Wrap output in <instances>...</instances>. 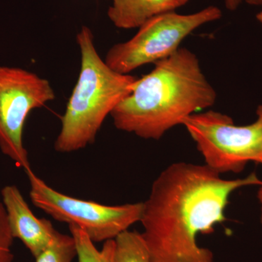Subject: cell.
<instances>
[{
  "instance_id": "6da1fadb",
  "label": "cell",
  "mask_w": 262,
  "mask_h": 262,
  "mask_svg": "<svg viewBox=\"0 0 262 262\" xmlns=\"http://www.w3.org/2000/svg\"><path fill=\"white\" fill-rule=\"evenodd\" d=\"M253 173L242 179H225L206 165L175 163L164 169L143 203L140 222L151 262H206L213 258L196 244L198 234H211L227 219L232 193L258 186Z\"/></svg>"
},
{
  "instance_id": "7a4b0ae2",
  "label": "cell",
  "mask_w": 262,
  "mask_h": 262,
  "mask_svg": "<svg viewBox=\"0 0 262 262\" xmlns=\"http://www.w3.org/2000/svg\"><path fill=\"white\" fill-rule=\"evenodd\" d=\"M216 98L198 57L180 48L137 79L130 94L110 115L118 130L159 140L186 117L211 107Z\"/></svg>"
},
{
  "instance_id": "3957f363",
  "label": "cell",
  "mask_w": 262,
  "mask_h": 262,
  "mask_svg": "<svg viewBox=\"0 0 262 262\" xmlns=\"http://www.w3.org/2000/svg\"><path fill=\"white\" fill-rule=\"evenodd\" d=\"M81 67L77 84L61 119L54 148L70 153L96 140L105 119L128 96L137 78L112 70L98 54L91 29L83 27L77 35Z\"/></svg>"
},
{
  "instance_id": "277c9868",
  "label": "cell",
  "mask_w": 262,
  "mask_h": 262,
  "mask_svg": "<svg viewBox=\"0 0 262 262\" xmlns=\"http://www.w3.org/2000/svg\"><path fill=\"white\" fill-rule=\"evenodd\" d=\"M256 115L253 123L236 125L229 115L208 110L186 117L182 125L207 167L220 175L238 173L248 163L262 165V105Z\"/></svg>"
},
{
  "instance_id": "5b68a950",
  "label": "cell",
  "mask_w": 262,
  "mask_h": 262,
  "mask_svg": "<svg viewBox=\"0 0 262 262\" xmlns=\"http://www.w3.org/2000/svg\"><path fill=\"white\" fill-rule=\"evenodd\" d=\"M34 206L58 222L78 227L94 243L116 238L140 222L143 203L108 206L67 195L48 185L32 170L26 172Z\"/></svg>"
},
{
  "instance_id": "8992f818",
  "label": "cell",
  "mask_w": 262,
  "mask_h": 262,
  "mask_svg": "<svg viewBox=\"0 0 262 262\" xmlns=\"http://www.w3.org/2000/svg\"><path fill=\"white\" fill-rule=\"evenodd\" d=\"M222 16L220 8L213 5L192 14L173 11L156 15L141 25L134 37L110 48L105 62L115 72L128 75L141 66L171 56L191 33Z\"/></svg>"
},
{
  "instance_id": "52a82bcc",
  "label": "cell",
  "mask_w": 262,
  "mask_h": 262,
  "mask_svg": "<svg viewBox=\"0 0 262 262\" xmlns=\"http://www.w3.org/2000/svg\"><path fill=\"white\" fill-rule=\"evenodd\" d=\"M55 97L46 79L24 69L0 66V149L25 172L32 170L23 142L26 120L33 110Z\"/></svg>"
},
{
  "instance_id": "ba28073f",
  "label": "cell",
  "mask_w": 262,
  "mask_h": 262,
  "mask_svg": "<svg viewBox=\"0 0 262 262\" xmlns=\"http://www.w3.org/2000/svg\"><path fill=\"white\" fill-rule=\"evenodd\" d=\"M1 195L13 237L20 239L34 258L60 237L61 232L51 221L37 218L32 213L16 186H5Z\"/></svg>"
},
{
  "instance_id": "9c48e42d",
  "label": "cell",
  "mask_w": 262,
  "mask_h": 262,
  "mask_svg": "<svg viewBox=\"0 0 262 262\" xmlns=\"http://www.w3.org/2000/svg\"><path fill=\"white\" fill-rule=\"evenodd\" d=\"M189 0H113L108 17L119 29L139 28L156 15L175 11Z\"/></svg>"
},
{
  "instance_id": "30bf717a",
  "label": "cell",
  "mask_w": 262,
  "mask_h": 262,
  "mask_svg": "<svg viewBox=\"0 0 262 262\" xmlns=\"http://www.w3.org/2000/svg\"><path fill=\"white\" fill-rule=\"evenodd\" d=\"M69 228L75 239L78 262H115V239L105 241L98 250L82 229L74 226Z\"/></svg>"
},
{
  "instance_id": "8fae6325",
  "label": "cell",
  "mask_w": 262,
  "mask_h": 262,
  "mask_svg": "<svg viewBox=\"0 0 262 262\" xmlns=\"http://www.w3.org/2000/svg\"><path fill=\"white\" fill-rule=\"evenodd\" d=\"M115 262H151L140 232L126 230L115 239Z\"/></svg>"
},
{
  "instance_id": "7c38bea8",
  "label": "cell",
  "mask_w": 262,
  "mask_h": 262,
  "mask_svg": "<svg viewBox=\"0 0 262 262\" xmlns=\"http://www.w3.org/2000/svg\"><path fill=\"white\" fill-rule=\"evenodd\" d=\"M77 257L75 239L61 234L56 242L35 258V262H73Z\"/></svg>"
},
{
  "instance_id": "4fadbf2b",
  "label": "cell",
  "mask_w": 262,
  "mask_h": 262,
  "mask_svg": "<svg viewBox=\"0 0 262 262\" xmlns=\"http://www.w3.org/2000/svg\"><path fill=\"white\" fill-rule=\"evenodd\" d=\"M13 234L10 231L8 215L3 201H0V262H13Z\"/></svg>"
},
{
  "instance_id": "5bb4252c",
  "label": "cell",
  "mask_w": 262,
  "mask_h": 262,
  "mask_svg": "<svg viewBox=\"0 0 262 262\" xmlns=\"http://www.w3.org/2000/svg\"><path fill=\"white\" fill-rule=\"evenodd\" d=\"M242 1L243 0H225L226 8L230 11H234L238 8Z\"/></svg>"
},
{
  "instance_id": "9a60e30c",
  "label": "cell",
  "mask_w": 262,
  "mask_h": 262,
  "mask_svg": "<svg viewBox=\"0 0 262 262\" xmlns=\"http://www.w3.org/2000/svg\"><path fill=\"white\" fill-rule=\"evenodd\" d=\"M257 198L260 204V211H261V222L262 224V180L261 184L258 185L257 192Z\"/></svg>"
},
{
  "instance_id": "2e32d148",
  "label": "cell",
  "mask_w": 262,
  "mask_h": 262,
  "mask_svg": "<svg viewBox=\"0 0 262 262\" xmlns=\"http://www.w3.org/2000/svg\"><path fill=\"white\" fill-rule=\"evenodd\" d=\"M248 5H253V6H261L262 5V0H246Z\"/></svg>"
},
{
  "instance_id": "e0dca14e",
  "label": "cell",
  "mask_w": 262,
  "mask_h": 262,
  "mask_svg": "<svg viewBox=\"0 0 262 262\" xmlns=\"http://www.w3.org/2000/svg\"><path fill=\"white\" fill-rule=\"evenodd\" d=\"M256 19H257V20L259 23L262 24V10L261 12H259L257 15H256Z\"/></svg>"
}]
</instances>
